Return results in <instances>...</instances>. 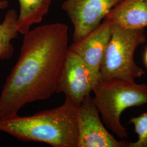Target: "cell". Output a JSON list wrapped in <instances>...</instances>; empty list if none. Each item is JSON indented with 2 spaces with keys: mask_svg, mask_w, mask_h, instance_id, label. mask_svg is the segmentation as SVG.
Here are the masks:
<instances>
[{
  "mask_svg": "<svg viewBox=\"0 0 147 147\" xmlns=\"http://www.w3.org/2000/svg\"><path fill=\"white\" fill-rule=\"evenodd\" d=\"M144 62L146 65V66L147 67V47L146 49V50L144 51Z\"/></svg>",
  "mask_w": 147,
  "mask_h": 147,
  "instance_id": "obj_14",
  "label": "cell"
},
{
  "mask_svg": "<svg viewBox=\"0 0 147 147\" xmlns=\"http://www.w3.org/2000/svg\"><path fill=\"white\" fill-rule=\"evenodd\" d=\"M105 19L125 28L147 27V0H121Z\"/></svg>",
  "mask_w": 147,
  "mask_h": 147,
  "instance_id": "obj_9",
  "label": "cell"
},
{
  "mask_svg": "<svg viewBox=\"0 0 147 147\" xmlns=\"http://www.w3.org/2000/svg\"><path fill=\"white\" fill-rule=\"evenodd\" d=\"M100 79L99 73L69 49L56 93H63L77 106L93 92Z\"/></svg>",
  "mask_w": 147,
  "mask_h": 147,
  "instance_id": "obj_5",
  "label": "cell"
},
{
  "mask_svg": "<svg viewBox=\"0 0 147 147\" xmlns=\"http://www.w3.org/2000/svg\"><path fill=\"white\" fill-rule=\"evenodd\" d=\"M18 14L14 9L5 13L3 21L0 24V59H10L14 53L11 40L18 36Z\"/></svg>",
  "mask_w": 147,
  "mask_h": 147,
  "instance_id": "obj_11",
  "label": "cell"
},
{
  "mask_svg": "<svg viewBox=\"0 0 147 147\" xmlns=\"http://www.w3.org/2000/svg\"><path fill=\"white\" fill-rule=\"evenodd\" d=\"M93 92L94 102L105 126L117 136L127 138L121 116L128 108L147 105V84L125 79H100Z\"/></svg>",
  "mask_w": 147,
  "mask_h": 147,
  "instance_id": "obj_3",
  "label": "cell"
},
{
  "mask_svg": "<svg viewBox=\"0 0 147 147\" xmlns=\"http://www.w3.org/2000/svg\"><path fill=\"white\" fill-rule=\"evenodd\" d=\"M146 40L144 29L125 28L112 24L111 37L100 65V79L135 80L142 76L145 73L134 56L137 47Z\"/></svg>",
  "mask_w": 147,
  "mask_h": 147,
  "instance_id": "obj_4",
  "label": "cell"
},
{
  "mask_svg": "<svg viewBox=\"0 0 147 147\" xmlns=\"http://www.w3.org/2000/svg\"><path fill=\"white\" fill-rule=\"evenodd\" d=\"M0 131L24 141L42 142L53 147H77L76 106L65 98L63 104L53 109L0 119Z\"/></svg>",
  "mask_w": 147,
  "mask_h": 147,
  "instance_id": "obj_2",
  "label": "cell"
},
{
  "mask_svg": "<svg viewBox=\"0 0 147 147\" xmlns=\"http://www.w3.org/2000/svg\"><path fill=\"white\" fill-rule=\"evenodd\" d=\"M20 11L17 19V29L23 35L31 27L40 23L49 12L52 0H18Z\"/></svg>",
  "mask_w": 147,
  "mask_h": 147,
  "instance_id": "obj_10",
  "label": "cell"
},
{
  "mask_svg": "<svg viewBox=\"0 0 147 147\" xmlns=\"http://www.w3.org/2000/svg\"><path fill=\"white\" fill-rule=\"evenodd\" d=\"M9 5L8 1L7 0H0V10L5 9Z\"/></svg>",
  "mask_w": 147,
  "mask_h": 147,
  "instance_id": "obj_13",
  "label": "cell"
},
{
  "mask_svg": "<svg viewBox=\"0 0 147 147\" xmlns=\"http://www.w3.org/2000/svg\"><path fill=\"white\" fill-rule=\"evenodd\" d=\"M76 115L78 128L77 147H129V142L118 141L107 130L90 95L76 106Z\"/></svg>",
  "mask_w": 147,
  "mask_h": 147,
  "instance_id": "obj_6",
  "label": "cell"
},
{
  "mask_svg": "<svg viewBox=\"0 0 147 147\" xmlns=\"http://www.w3.org/2000/svg\"><path fill=\"white\" fill-rule=\"evenodd\" d=\"M24 36L18 60L0 95V119L16 116L27 104L56 93L68 51L64 24L44 25Z\"/></svg>",
  "mask_w": 147,
  "mask_h": 147,
  "instance_id": "obj_1",
  "label": "cell"
},
{
  "mask_svg": "<svg viewBox=\"0 0 147 147\" xmlns=\"http://www.w3.org/2000/svg\"><path fill=\"white\" fill-rule=\"evenodd\" d=\"M121 0H66L62 5L74 26L73 42L86 37Z\"/></svg>",
  "mask_w": 147,
  "mask_h": 147,
  "instance_id": "obj_7",
  "label": "cell"
},
{
  "mask_svg": "<svg viewBox=\"0 0 147 147\" xmlns=\"http://www.w3.org/2000/svg\"><path fill=\"white\" fill-rule=\"evenodd\" d=\"M112 24L104 21L89 34L77 42H73L69 49L76 53L95 71L100 73L101 63L112 34Z\"/></svg>",
  "mask_w": 147,
  "mask_h": 147,
  "instance_id": "obj_8",
  "label": "cell"
},
{
  "mask_svg": "<svg viewBox=\"0 0 147 147\" xmlns=\"http://www.w3.org/2000/svg\"><path fill=\"white\" fill-rule=\"evenodd\" d=\"M129 123L134 125L138 139L136 142H129V147H147V112L132 117Z\"/></svg>",
  "mask_w": 147,
  "mask_h": 147,
  "instance_id": "obj_12",
  "label": "cell"
}]
</instances>
